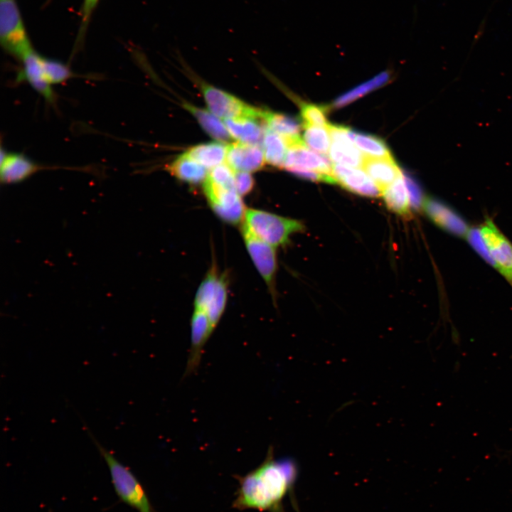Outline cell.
Instances as JSON below:
<instances>
[{
  "label": "cell",
  "instance_id": "484cf974",
  "mask_svg": "<svg viewBox=\"0 0 512 512\" xmlns=\"http://www.w3.org/2000/svg\"><path fill=\"white\" fill-rule=\"evenodd\" d=\"M388 72H383L371 80L357 86L338 97L334 102L335 107L346 105L366 93L380 87L389 80Z\"/></svg>",
  "mask_w": 512,
  "mask_h": 512
},
{
  "label": "cell",
  "instance_id": "52a82bcc",
  "mask_svg": "<svg viewBox=\"0 0 512 512\" xmlns=\"http://www.w3.org/2000/svg\"><path fill=\"white\" fill-rule=\"evenodd\" d=\"M479 228L491 265L512 282V245L490 220Z\"/></svg>",
  "mask_w": 512,
  "mask_h": 512
},
{
  "label": "cell",
  "instance_id": "5bb4252c",
  "mask_svg": "<svg viewBox=\"0 0 512 512\" xmlns=\"http://www.w3.org/2000/svg\"><path fill=\"white\" fill-rule=\"evenodd\" d=\"M283 167L309 169L332 176L333 165L326 157L314 152L302 143L288 148Z\"/></svg>",
  "mask_w": 512,
  "mask_h": 512
},
{
  "label": "cell",
  "instance_id": "3957f363",
  "mask_svg": "<svg viewBox=\"0 0 512 512\" xmlns=\"http://www.w3.org/2000/svg\"><path fill=\"white\" fill-rule=\"evenodd\" d=\"M243 222L255 235L275 248L287 244L292 235L304 228L297 220L253 208L246 209Z\"/></svg>",
  "mask_w": 512,
  "mask_h": 512
},
{
  "label": "cell",
  "instance_id": "83f0119b",
  "mask_svg": "<svg viewBox=\"0 0 512 512\" xmlns=\"http://www.w3.org/2000/svg\"><path fill=\"white\" fill-rule=\"evenodd\" d=\"M41 64L44 77L52 86L74 76L68 65L57 60L42 56Z\"/></svg>",
  "mask_w": 512,
  "mask_h": 512
},
{
  "label": "cell",
  "instance_id": "30bf717a",
  "mask_svg": "<svg viewBox=\"0 0 512 512\" xmlns=\"http://www.w3.org/2000/svg\"><path fill=\"white\" fill-rule=\"evenodd\" d=\"M332 176L341 186L361 196L378 197L381 191L365 171L358 168L334 164Z\"/></svg>",
  "mask_w": 512,
  "mask_h": 512
},
{
  "label": "cell",
  "instance_id": "d590c367",
  "mask_svg": "<svg viewBox=\"0 0 512 512\" xmlns=\"http://www.w3.org/2000/svg\"><path fill=\"white\" fill-rule=\"evenodd\" d=\"M99 0H83L81 10L80 31L84 32Z\"/></svg>",
  "mask_w": 512,
  "mask_h": 512
},
{
  "label": "cell",
  "instance_id": "d4e9b609",
  "mask_svg": "<svg viewBox=\"0 0 512 512\" xmlns=\"http://www.w3.org/2000/svg\"><path fill=\"white\" fill-rule=\"evenodd\" d=\"M228 298V284L225 276L220 275L216 283L215 292L206 313L215 328L225 309Z\"/></svg>",
  "mask_w": 512,
  "mask_h": 512
},
{
  "label": "cell",
  "instance_id": "7c38bea8",
  "mask_svg": "<svg viewBox=\"0 0 512 512\" xmlns=\"http://www.w3.org/2000/svg\"><path fill=\"white\" fill-rule=\"evenodd\" d=\"M226 163L234 171L253 172L265 165L263 150L259 145L241 142L232 143L227 146Z\"/></svg>",
  "mask_w": 512,
  "mask_h": 512
},
{
  "label": "cell",
  "instance_id": "f546056e",
  "mask_svg": "<svg viewBox=\"0 0 512 512\" xmlns=\"http://www.w3.org/2000/svg\"><path fill=\"white\" fill-rule=\"evenodd\" d=\"M326 110L324 106L304 103L301 107V116L304 126L327 127Z\"/></svg>",
  "mask_w": 512,
  "mask_h": 512
},
{
  "label": "cell",
  "instance_id": "ac0fdd59",
  "mask_svg": "<svg viewBox=\"0 0 512 512\" xmlns=\"http://www.w3.org/2000/svg\"><path fill=\"white\" fill-rule=\"evenodd\" d=\"M251 117H237L225 119V125L232 137L239 142L258 145L263 140L265 128Z\"/></svg>",
  "mask_w": 512,
  "mask_h": 512
},
{
  "label": "cell",
  "instance_id": "8fae6325",
  "mask_svg": "<svg viewBox=\"0 0 512 512\" xmlns=\"http://www.w3.org/2000/svg\"><path fill=\"white\" fill-rule=\"evenodd\" d=\"M41 166L23 154L1 149L0 181L4 184L21 182L39 171Z\"/></svg>",
  "mask_w": 512,
  "mask_h": 512
},
{
  "label": "cell",
  "instance_id": "9c48e42d",
  "mask_svg": "<svg viewBox=\"0 0 512 512\" xmlns=\"http://www.w3.org/2000/svg\"><path fill=\"white\" fill-rule=\"evenodd\" d=\"M327 128L331 140L329 151L331 161L335 164L349 167L362 166L365 157L353 142L351 130L346 127L331 124H328Z\"/></svg>",
  "mask_w": 512,
  "mask_h": 512
},
{
  "label": "cell",
  "instance_id": "4dcf8cb0",
  "mask_svg": "<svg viewBox=\"0 0 512 512\" xmlns=\"http://www.w3.org/2000/svg\"><path fill=\"white\" fill-rule=\"evenodd\" d=\"M234 174V171L227 164H223L211 169L208 177L220 184L235 186Z\"/></svg>",
  "mask_w": 512,
  "mask_h": 512
},
{
  "label": "cell",
  "instance_id": "4fadbf2b",
  "mask_svg": "<svg viewBox=\"0 0 512 512\" xmlns=\"http://www.w3.org/2000/svg\"><path fill=\"white\" fill-rule=\"evenodd\" d=\"M422 206L427 215L439 228L456 235L466 237L469 229L468 225L448 206L430 198L424 199Z\"/></svg>",
  "mask_w": 512,
  "mask_h": 512
},
{
  "label": "cell",
  "instance_id": "f1b7e54d",
  "mask_svg": "<svg viewBox=\"0 0 512 512\" xmlns=\"http://www.w3.org/2000/svg\"><path fill=\"white\" fill-rule=\"evenodd\" d=\"M219 276L215 268H212L201 283L194 299V309L206 311L215 292Z\"/></svg>",
  "mask_w": 512,
  "mask_h": 512
},
{
  "label": "cell",
  "instance_id": "1f68e13d",
  "mask_svg": "<svg viewBox=\"0 0 512 512\" xmlns=\"http://www.w3.org/2000/svg\"><path fill=\"white\" fill-rule=\"evenodd\" d=\"M466 237L474 250L477 251L486 262L491 265V260L481 236L479 228H469Z\"/></svg>",
  "mask_w": 512,
  "mask_h": 512
},
{
  "label": "cell",
  "instance_id": "6da1fadb",
  "mask_svg": "<svg viewBox=\"0 0 512 512\" xmlns=\"http://www.w3.org/2000/svg\"><path fill=\"white\" fill-rule=\"evenodd\" d=\"M298 469L291 458L275 459L270 447L263 462L244 476H238V488L233 507L238 510L285 512L283 501L292 495Z\"/></svg>",
  "mask_w": 512,
  "mask_h": 512
},
{
  "label": "cell",
  "instance_id": "e575fe53",
  "mask_svg": "<svg viewBox=\"0 0 512 512\" xmlns=\"http://www.w3.org/2000/svg\"><path fill=\"white\" fill-rule=\"evenodd\" d=\"M403 177L407 189L410 206L413 208L422 206L424 198L417 183L408 175H404Z\"/></svg>",
  "mask_w": 512,
  "mask_h": 512
},
{
  "label": "cell",
  "instance_id": "d6986e66",
  "mask_svg": "<svg viewBox=\"0 0 512 512\" xmlns=\"http://www.w3.org/2000/svg\"><path fill=\"white\" fill-rule=\"evenodd\" d=\"M167 169L177 178L190 183H198L208 176L206 168L186 152L173 161Z\"/></svg>",
  "mask_w": 512,
  "mask_h": 512
},
{
  "label": "cell",
  "instance_id": "2e32d148",
  "mask_svg": "<svg viewBox=\"0 0 512 512\" xmlns=\"http://www.w3.org/2000/svg\"><path fill=\"white\" fill-rule=\"evenodd\" d=\"M362 168L378 186L381 193L402 174L393 157H365Z\"/></svg>",
  "mask_w": 512,
  "mask_h": 512
},
{
  "label": "cell",
  "instance_id": "ba28073f",
  "mask_svg": "<svg viewBox=\"0 0 512 512\" xmlns=\"http://www.w3.org/2000/svg\"><path fill=\"white\" fill-rule=\"evenodd\" d=\"M241 233L252 262L272 290L277 267L275 247L258 238L244 223Z\"/></svg>",
  "mask_w": 512,
  "mask_h": 512
},
{
  "label": "cell",
  "instance_id": "cb8c5ba5",
  "mask_svg": "<svg viewBox=\"0 0 512 512\" xmlns=\"http://www.w3.org/2000/svg\"><path fill=\"white\" fill-rule=\"evenodd\" d=\"M351 137L358 149L370 158H390L391 153L385 143L376 137L354 132L351 130Z\"/></svg>",
  "mask_w": 512,
  "mask_h": 512
},
{
  "label": "cell",
  "instance_id": "ffe728a7",
  "mask_svg": "<svg viewBox=\"0 0 512 512\" xmlns=\"http://www.w3.org/2000/svg\"><path fill=\"white\" fill-rule=\"evenodd\" d=\"M381 195L389 210L400 215H409L411 206L405 179L402 174L392 184L385 188Z\"/></svg>",
  "mask_w": 512,
  "mask_h": 512
},
{
  "label": "cell",
  "instance_id": "9a60e30c",
  "mask_svg": "<svg viewBox=\"0 0 512 512\" xmlns=\"http://www.w3.org/2000/svg\"><path fill=\"white\" fill-rule=\"evenodd\" d=\"M41 58L42 55L33 50L25 55L21 60L23 66L18 79L26 80L35 91L51 103L55 100V95L52 85L44 77Z\"/></svg>",
  "mask_w": 512,
  "mask_h": 512
},
{
  "label": "cell",
  "instance_id": "4316f807",
  "mask_svg": "<svg viewBox=\"0 0 512 512\" xmlns=\"http://www.w3.org/2000/svg\"><path fill=\"white\" fill-rule=\"evenodd\" d=\"M304 142L311 149L326 154L330 149L331 137L327 127L304 126Z\"/></svg>",
  "mask_w": 512,
  "mask_h": 512
},
{
  "label": "cell",
  "instance_id": "836d02e7",
  "mask_svg": "<svg viewBox=\"0 0 512 512\" xmlns=\"http://www.w3.org/2000/svg\"><path fill=\"white\" fill-rule=\"evenodd\" d=\"M287 170L297 176L309 180L314 181L327 182L329 183H336V180L332 176L322 174L318 171L299 168H291Z\"/></svg>",
  "mask_w": 512,
  "mask_h": 512
},
{
  "label": "cell",
  "instance_id": "d6a6232c",
  "mask_svg": "<svg viewBox=\"0 0 512 512\" xmlns=\"http://www.w3.org/2000/svg\"><path fill=\"white\" fill-rule=\"evenodd\" d=\"M234 183L238 193L242 196L252 191L255 181L249 172L236 171L234 174Z\"/></svg>",
  "mask_w": 512,
  "mask_h": 512
},
{
  "label": "cell",
  "instance_id": "603a6c76",
  "mask_svg": "<svg viewBox=\"0 0 512 512\" xmlns=\"http://www.w3.org/2000/svg\"><path fill=\"white\" fill-rule=\"evenodd\" d=\"M262 144L265 161L270 165L283 167L288 150L284 138L265 127Z\"/></svg>",
  "mask_w": 512,
  "mask_h": 512
},
{
  "label": "cell",
  "instance_id": "5b68a950",
  "mask_svg": "<svg viewBox=\"0 0 512 512\" xmlns=\"http://www.w3.org/2000/svg\"><path fill=\"white\" fill-rule=\"evenodd\" d=\"M203 187L211 208L223 220L235 225L244 220L246 208L235 186L220 184L207 176Z\"/></svg>",
  "mask_w": 512,
  "mask_h": 512
},
{
  "label": "cell",
  "instance_id": "277c9868",
  "mask_svg": "<svg viewBox=\"0 0 512 512\" xmlns=\"http://www.w3.org/2000/svg\"><path fill=\"white\" fill-rule=\"evenodd\" d=\"M0 41L7 53L21 60L33 50L14 0H1Z\"/></svg>",
  "mask_w": 512,
  "mask_h": 512
},
{
  "label": "cell",
  "instance_id": "8992f818",
  "mask_svg": "<svg viewBox=\"0 0 512 512\" xmlns=\"http://www.w3.org/2000/svg\"><path fill=\"white\" fill-rule=\"evenodd\" d=\"M202 92L210 111L216 117L225 119L251 117L262 121L263 110L252 107L226 92L208 85L202 86Z\"/></svg>",
  "mask_w": 512,
  "mask_h": 512
},
{
  "label": "cell",
  "instance_id": "7a4b0ae2",
  "mask_svg": "<svg viewBox=\"0 0 512 512\" xmlns=\"http://www.w3.org/2000/svg\"><path fill=\"white\" fill-rule=\"evenodd\" d=\"M84 428L109 469L112 484L119 500L138 512H154L146 491L129 468L102 445L85 424Z\"/></svg>",
  "mask_w": 512,
  "mask_h": 512
},
{
  "label": "cell",
  "instance_id": "44dd1931",
  "mask_svg": "<svg viewBox=\"0 0 512 512\" xmlns=\"http://www.w3.org/2000/svg\"><path fill=\"white\" fill-rule=\"evenodd\" d=\"M183 106L196 117L201 126L210 137L220 142H227L231 140V135L225 125L215 114L188 103H185Z\"/></svg>",
  "mask_w": 512,
  "mask_h": 512
},
{
  "label": "cell",
  "instance_id": "7402d4cb",
  "mask_svg": "<svg viewBox=\"0 0 512 512\" xmlns=\"http://www.w3.org/2000/svg\"><path fill=\"white\" fill-rule=\"evenodd\" d=\"M227 146L222 143L213 142L194 146L186 153L207 169L221 164L225 158Z\"/></svg>",
  "mask_w": 512,
  "mask_h": 512
},
{
  "label": "cell",
  "instance_id": "e0dca14e",
  "mask_svg": "<svg viewBox=\"0 0 512 512\" xmlns=\"http://www.w3.org/2000/svg\"><path fill=\"white\" fill-rule=\"evenodd\" d=\"M262 122L266 128L282 136L288 147L304 142L299 136L301 123L297 119L283 114L264 111Z\"/></svg>",
  "mask_w": 512,
  "mask_h": 512
}]
</instances>
